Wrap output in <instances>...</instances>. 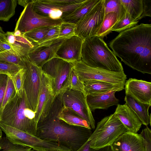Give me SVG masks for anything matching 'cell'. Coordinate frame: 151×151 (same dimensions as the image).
I'll return each mask as SVG.
<instances>
[{
  "mask_svg": "<svg viewBox=\"0 0 151 151\" xmlns=\"http://www.w3.org/2000/svg\"><path fill=\"white\" fill-rule=\"evenodd\" d=\"M125 11L135 21H138L143 12L142 0H120Z\"/></svg>",
  "mask_w": 151,
  "mask_h": 151,
  "instance_id": "484cf974",
  "label": "cell"
},
{
  "mask_svg": "<svg viewBox=\"0 0 151 151\" xmlns=\"http://www.w3.org/2000/svg\"><path fill=\"white\" fill-rule=\"evenodd\" d=\"M143 9L139 20L146 17H151V0H142Z\"/></svg>",
  "mask_w": 151,
  "mask_h": 151,
  "instance_id": "60d3db41",
  "label": "cell"
},
{
  "mask_svg": "<svg viewBox=\"0 0 151 151\" xmlns=\"http://www.w3.org/2000/svg\"><path fill=\"white\" fill-rule=\"evenodd\" d=\"M26 69L23 88L28 107L36 112L41 85L42 70L28 58H22Z\"/></svg>",
  "mask_w": 151,
  "mask_h": 151,
  "instance_id": "30bf717a",
  "label": "cell"
},
{
  "mask_svg": "<svg viewBox=\"0 0 151 151\" xmlns=\"http://www.w3.org/2000/svg\"><path fill=\"white\" fill-rule=\"evenodd\" d=\"M125 104L128 106L134 113L142 124L146 126H151V114L149 109L151 106L141 103L130 96L126 95L124 98Z\"/></svg>",
  "mask_w": 151,
  "mask_h": 151,
  "instance_id": "603a6c76",
  "label": "cell"
},
{
  "mask_svg": "<svg viewBox=\"0 0 151 151\" xmlns=\"http://www.w3.org/2000/svg\"><path fill=\"white\" fill-rule=\"evenodd\" d=\"M81 61L90 67L114 71H124L123 66L103 39L97 36L83 40Z\"/></svg>",
  "mask_w": 151,
  "mask_h": 151,
  "instance_id": "277c9868",
  "label": "cell"
},
{
  "mask_svg": "<svg viewBox=\"0 0 151 151\" xmlns=\"http://www.w3.org/2000/svg\"><path fill=\"white\" fill-rule=\"evenodd\" d=\"M17 0H0V21L8 22L15 14Z\"/></svg>",
  "mask_w": 151,
  "mask_h": 151,
  "instance_id": "83f0119b",
  "label": "cell"
},
{
  "mask_svg": "<svg viewBox=\"0 0 151 151\" xmlns=\"http://www.w3.org/2000/svg\"><path fill=\"white\" fill-rule=\"evenodd\" d=\"M76 24L62 21L59 26V38H67L75 35Z\"/></svg>",
  "mask_w": 151,
  "mask_h": 151,
  "instance_id": "74e56055",
  "label": "cell"
},
{
  "mask_svg": "<svg viewBox=\"0 0 151 151\" xmlns=\"http://www.w3.org/2000/svg\"><path fill=\"white\" fill-rule=\"evenodd\" d=\"M83 40L76 35L65 38L56 53V57L71 63L81 61Z\"/></svg>",
  "mask_w": 151,
  "mask_h": 151,
  "instance_id": "2e32d148",
  "label": "cell"
},
{
  "mask_svg": "<svg viewBox=\"0 0 151 151\" xmlns=\"http://www.w3.org/2000/svg\"><path fill=\"white\" fill-rule=\"evenodd\" d=\"M72 68V63L57 57L49 60L42 67V71L52 79L56 97L68 89Z\"/></svg>",
  "mask_w": 151,
  "mask_h": 151,
  "instance_id": "52a82bcc",
  "label": "cell"
},
{
  "mask_svg": "<svg viewBox=\"0 0 151 151\" xmlns=\"http://www.w3.org/2000/svg\"><path fill=\"white\" fill-rule=\"evenodd\" d=\"M32 2V0L24 8L16 23L14 31H19L24 34L37 28L61 24V19L54 20L37 14L33 8Z\"/></svg>",
  "mask_w": 151,
  "mask_h": 151,
  "instance_id": "7c38bea8",
  "label": "cell"
},
{
  "mask_svg": "<svg viewBox=\"0 0 151 151\" xmlns=\"http://www.w3.org/2000/svg\"><path fill=\"white\" fill-rule=\"evenodd\" d=\"M62 106L59 95L46 116L38 123L36 137L56 142L71 151H77L86 144L92 134V129L70 125L58 119L57 115Z\"/></svg>",
  "mask_w": 151,
  "mask_h": 151,
  "instance_id": "7a4b0ae2",
  "label": "cell"
},
{
  "mask_svg": "<svg viewBox=\"0 0 151 151\" xmlns=\"http://www.w3.org/2000/svg\"><path fill=\"white\" fill-rule=\"evenodd\" d=\"M6 33L0 26V42H6Z\"/></svg>",
  "mask_w": 151,
  "mask_h": 151,
  "instance_id": "ee69618b",
  "label": "cell"
},
{
  "mask_svg": "<svg viewBox=\"0 0 151 151\" xmlns=\"http://www.w3.org/2000/svg\"><path fill=\"white\" fill-rule=\"evenodd\" d=\"M126 95L136 100L151 106V83L130 78L124 84Z\"/></svg>",
  "mask_w": 151,
  "mask_h": 151,
  "instance_id": "9a60e30c",
  "label": "cell"
},
{
  "mask_svg": "<svg viewBox=\"0 0 151 151\" xmlns=\"http://www.w3.org/2000/svg\"><path fill=\"white\" fill-rule=\"evenodd\" d=\"M68 88L81 92L86 95L84 83L80 80L73 68L70 76Z\"/></svg>",
  "mask_w": 151,
  "mask_h": 151,
  "instance_id": "d590c367",
  "label": "cell"
},
{
  "mask_svg": "<svg viewBox=\"0 0 151 151\" xmlns=\"http://www.w3.org/2000/svg\"><path fill=\"white\" fill-rule=\"evenodd\" d=\"M84 1L77 3V0H36L32 2L33 8L37 14L57 20L70 14Z\"/></svg>",
  "mask_w": 151,
  "mask_h": 151,
  "instance_id": "9c48e42d",
  "label": "cell"
},
{
  "mask_svg": "<svg viewBox=\"0 0 151 151\" xmlns=\"http://www.w3.org/2000/svg\"><path fill=\"white\" fill-rule=\"evenodd\" d=\"M8 76L0 74V114L1 106L6 86Z\"/></svg>",
  "mask_w": 151,
  "mask_h": 151,
  "instance_id": "ab89813d",
  "label": "cell"
},
{
  "mask_svg": "<svg viewBox=\"0 0 151 151\" xmlns=\"http://www.w3.org/2000/svg\"><path fill=\"white\" fill-rule=\"evenodd\" d=\"M8 62L0 61V74L12 76L24 67Z\"/></svg>",
  "mask_w": 151,
  "mask_h": 151,
  "instance_id": "8d00e7d4",
  "label": "cell"
},
{
  "mask_svg": "<svg viewBox=\"0 0 151 151\" xmlns=\"http://www.w3.org/2000/svg\"><path fill=\"white\" fill-rule=\"evenodd\" d=\"M123 124L127 131L137 133L142 124L132 110L125 104H118L114 113Z\"/></svg>",
  "mask_w": 151,
  "mask_h": 151,
  "instance_id": "ffe728a7",
  "label": "cell"
},
{
  "mask_svg": "<svg viewBox=\"0 0 151 151\" xmlns=\"http://www.w3.org/2000/svg\"><path fill=\"white\" fill-rule=\"evenodd\" d=\"M57 118L71 126L91 129L90 124L70 109L62 106L57 115Z\"/></svg>",
  "mask_w": 151,
  "mask_h": 151,
  "instance_id": "cb8c5ba5",
  "label": "cell"
},
{
  "mask_svg": "<svg viewBox=\"0 0 151 151\" xmlns=\"http://www.w3.org/2000/svg\"><path fill=\"white\" fill-rule=\"evenodd\" d=\"M0 151H32V148L13 143L6 137H2L0 141Z\"/></svg>",
  "mask_w": 151,
  "mask_h": 151,
  "instance_id": "836d02e7",
  "label": "cell"
},
{
  "mask_svg": "<svg viewBox=\"0 0 151 151\" xmlns=\"http://www.w3.org/2000/svg\"><path fill=\"white\" fill-rule=\"evenodd\" d=\"M127 131L113 114L106 116L98 122L90 137V147L96 149L111 146L123 134Z\"/></svg>",
  "mask_w": 151,
  "mask_h": 151,
  "instance_id": "5b68a950",
  "label": "cell"
},
{
  "mask_svg": "<svg viewBox=\"0 0 151 151\" xmlns=\"http://www.w3.org/2000/svg\"><path fill=\"white\" fill-rule=\"evenodd\" d=\"M65 38H58L51 44L35 47L29 52L28 58L32 63L42 68L46 62L56 57V53Z\"/></svg>",
  "mask_w": 151,
  "mask_h": 151,
  "instance_id": "e0dca14e",
  "label": "cell"
},
{
  "mask_svg": "<svg viewBox=\"0 0 151 151\" xmlns=\"http://www.w3.org/2000/svg\"><path fill=\"white\" fill-rule=\"evenodd\" d=\"M32 0H17V3L24 8L29 3L31 2Z\"/></svg>",
  "mask_w": 151,
  "mask_h": 151,
  "instance_id": "f6af8a7d",
  "label": "cell"
},
{
  "mask_svg": "<svg viewBox=\"0 0 151 151\" xmlns=\"http://www.w3.org/2000/svg\"><path fill=\"white\" fill-rule=\"evenodd\" d=\"M116 91L94 96H86L87 101L91 111L96 109H107L111 106L117 105L119 99L115 96Z\"/></svg>",
  "mask_w": 151,
  "mask_h": 151,
  "instance_id": "44dd1931",
  "label": "cell"
},
{
  "mask_svg": "<svg viewBox=\"0 0 151 151\" xmlns=\"http://www.w3.org/2000/svg\"><path fill=\"white\" fill-rule=\"evenodd\" d=\"M110 146H107L99 149H96L90 147V141L88 142L81 151H111Z\"/></svg>",
  "mask_w": 151,
  "mask_h": 151,
  "instance_id": "b9f144b4",
  "label": "cell"
},
{
  "mask_svg": "<svg viewBox=\"0 0 151 151\" xmlns=\"http://www.w3.org/2000/svg\"><path fill=\"white\" fill-rule=\"evenodd\" d=\"M118 20L117 15L115 12H110L105 14L97 36L103 39L104 37L112 31L113 27Z\"/></svg>",
  "mask_w": 151,
  "mask_h": 151,
  "instance_id": "4316f807",
  "label": "cell"
},
{
  "mask_svg": "<svg viewBox=\"0 0 151 151\" xmlns=\"http://www.w3.org/2000/svg\"><path fill=\"white\" fill-rule=\"evenodd\" d=\"M83 83L86 96L98 95L113 91L118 92L124 88V85L113 84L100 81H91Z\"/></svg>",
  "mask_w": 151,
  "mask_h": 151,
  "instance_id": "7402d4cb",
  "label": "cell"
},
{
  "mask_svg": "<svg viewBox=\"0 0 151 151\" xmlns=\"http://www.w3.org/2000/svg\"></svg>",
  "mask_w": 151,
  "mask_h": 151,
  "instance_id": "681fc988",
  "label": "cell"
},
{
  "mask_svg": "<svg viewBox=\"0 0 151 151\" xmlns=\"http://www.w3.org/2000/svg\"><path fill=\"white\" fill-rule=\"evenodd\" d=\"M59 26H53L49 30L45 36L37 43V46L46 45L52 43L59 38Z\"/></svg>",
  "mask_w": 151,
  "mask_h": 151,
  "instance_id": "e575fe53",
  "label": "cell"
},
{
  "mask_svg": "<svg viewBox=\"0 0 151 151\" xmlns=\"http://www.w3.org/2000/svg\"><path fill=\"white\" fill-rule=\"evenodd\" d=\"M35 113L28 107L23 90L22 96L16 93L0 115V122L36 136L37 123Z\"/></svg>",
  "mask_w": 151,
  "mask_h": 151,
  "instance_id": "3957f363",
  "label": "cell"
},
{
  "mask_svg": "<svg viewBox=\"0 0 151 151\" xmlns=\"http://www.w3.org/2000/svg\"><path fill=\"white\" fill-rule=\"evenodd\" d=\"M104 6L105 15L110 12H115L117 15L118 20L126 12L120 0H104Z\"/></svg>",
  "mask_w": 151,
  "mask_h": 151,
  "instance_id": "f1b7e54d",
  "label": "cell"
},
{
  "mask_svg": "<svg viewBox=\"0 0 151 151\" xmlns=\"http://www.w3.org/2000/svg\"><path fill=\"white\" fill-rule=\"evenodd\" d=\"M104 0H99L76 24L75 34L83 40L97 36L105 15Z\"/></svg>",
  "mask_w": 151,
  "mask_h": 151,
  "instance_id": "8fae6325",
  "label": "cell"
},
{
  "mask_svg": "<svg viewBox=\"0 0 151 151\" xmlns=\"http://www.w3.org/2000/svg\"><path fill=\"white\" fill-rule=\"evenodd\" d=\"M109 46L125 64L151 74V24L141 23L120 32Z\"/></svg>",
  "mask_w": 151,
  "mask_h": 151,
  "instance_id": "6da1fadb",
  "label": "cell"
},
{
  "mask_svg": "<svg viewBox=\"0 0 151 151\" xmlns=\"http://www.w3.org/2000/svg\"><path fill=\"white\" fill-rule=\"evenodd\" d=\"M99 0H85L71 13L61 19L63 21L76 24Z\"/></svg>",
  "mask_w": 151,
  "mask_h": 151,
  "instance_id": "d4e9b609",
  "label": "cell"
},
{
  "mask_svg": "<svg viewBox=\"0 0 151 151\" xmlns=\"http://www.w3.org/2000/svg\"><path fill=\"white\" fill-rule=\"evenodd\" d=\"M4 51V50L0 47V52Z\"/></svg>",
  "mask_w": 151,
  "mask_h": 151,
  "instance_id": "7dc6e473",
  "label": "cell"
},
{
  "mask_svg": "<svg viewBox=\"0 0 151 151\" xmlns=\"http://www.w3.org/2000/svg\"><path fill=\"white\" fill-rule=\"evenodd\" d=\"M62 105L73 111L95 128V122L87 101L86 96L83 93L68 89L60 94Z\"/></svg>",
  "mask_w": 151,
  "mask_h": 151,
  "instance_id": "4fadbf2b",
  "label": "cell"
},
{
  "mask_svg": "<svg viewBox=\"0 0 151 151\" xmlns=\"http://www.w3.org/2000/svg\"><path fill=\"white\" fill-rule=\"evenodd\" d=\"M72 63L73 70L83 83L97 81L113 84L124 85L127 78L124 71L116 72L93 68L81 61Z\"/></svg>",
  "mask_w": 151,
  "mask_h": 151,
  "instance_id": "ba28073f",
  "label": "cell"
},
{
  "mask_svg": "<svg viewBox=\"0 0 151 151\" xmlns=\"http://www.w3.org/2000/svg\"><path fill=\"white\" fill-rule=\"evenodd\" d=\"M2 131L1 129V128H0V141L1 140V138L2 137Z\"/></svg>",
  "mask_w": 151,
  "mask_h": 151,
  "instance_id": "bcb514c9",
  "label": "cell"
},
{
  "mask_svg": "<svg viewBox=\"0 0 151 151\" xmlns=\"http://www.w3.org/2000/svg\"><path fill=\"white\" fill-rule=\"evenodd\" d=\"M6 41L13 51L22 58H28L30 51L37 45L35 43L24 37L19 31L7 32Z\"/></svg>",
  "mask_w": 151,
  "mask_h": 151,
  "instance_id": "d6986e66",
  "label": "cell"
},
{
  "mask_svg": "<svg viewBox=\"0 0 151 151\" xmlns=\"http://www.w3.org/2000/svg\"><path fill=\"white\" fill-rule=\"evenodd\" d=\"M0 61L24 66L22 58L13 52L4 51L0 52Z\"/></svg>",
  "mask_w": 151,
  "mask_h": 151,
  "instance_id": "d6a6232c",
  "label": "cell"
},
{
  "mask_svg": "<svg viewBox=\"0 0 151 151\" xmlns=\"http://www.w3.org/2000/svg\"><path fill=\"white\" fill-rule=\"evenodd\" d=\"M55 98L52 79L42 70L41 88L35 112V120L37 124L48 114Z\"/></svg>",
  "mask_w": 151,
  "mask_h": 151,
  "instance_id": "5bb4252c",
  "label": "cell"
},
{
  "mask_svg": "<svg viewBox=\"0 0 151 151\" xmlns=\"http://www.w3.org/2000/svg\"><path fill=\"white\" fill-rule=\"evenodd\" d=\"M0 47L4 51L14 52L10 45L6 41V42H0Z\"/></svg>",
  "mask_w": 151,
  "mask_h": 151,
  "instance_id": "7bdbcfd3",
  "label": "cell"
},
{
  "mask_svg": "<svg viewBox=\"0 0 151 151\" xmlns=\"http://www.w3.org/2000/svg\"></svg>",
  "mask_w": 151,
  "mask_h": 151,
  "instance_id": "f907efd6",
  "label": "cell"
},
{
  "mask_svg": "<svg viewBox=\"0 0 151 151\" xmlns=\"http://www.w3.org/2000/svg\"><path fill=\"white\" fill-rule=\"evenodd\" d=\"M0 128L6 138L14 144L30 147L37 151H68V148L56 142L42 139L1 122Z\"/></svg>",
  "mask_w": 151,
  "mask_h": 151,
  "instance_id": "8992f818",
  "label": "cell"
},
{
  "mask_svg": "<svg viewBox=\"0 0 151 151\" xmlns=\"http://www.w3.org/2000/svg\"><path fill=\"white\" fill-rule=\"evenodd\" d=\"M26 69L24 66L17 73L10 77L14 85L16 93L20 96L23 95V84L24 81Z\"/></svg>",
  "mask_w": 151,
  "mask_h": 151,
  "instance_id": "4dcf8cb0",
  "label": "cell"
},
{
  "mask_svg": "<svg viewBox=\"0 0 151 151\" xmlns=\"http://www.w3.org/2000/svg\"><path fill=\"white\" fill-rule=\"evenodd\" d=\"M138 21L133 19L126 12L119 19L112 29V31H115L119 33L132 28L137 24Z\"/></svg>",
  "mask_w": 151,
  "mask_h": 151,
  "instance_id": "f546056e",
  "label": "cell"
},
{
  "mask_svg": "<svg viewBox=\"0 0 151 151\" xmlns=\"http://www.w3.org/2000/svg\"><path fill=\"white\" fill-rule=\"evenodd\" d=\"M16 93L12 81L10 77L8 76L7 85L1 106L0 114L6 104Z\"/></svg>",
  "mask_w": 151,
  "mask_h": 151,
  "instance_id": "f35d334b",
  "label": "cell"
},
{
  "mask_svg": "<svg viewBox=\"0 0 151 151\" xmlns=\"http://www.w3.org/2000/svg\"><path fill=\"white\" fill-rule=\"evenodd\" d=\"M52 26H46L37 28L23 34L26 38L37 43L45 36Z\"/></svg>",
  "mask_w": 151,
  "mask_h": 151,
  "instance_id": "1f68e13d",
  "label": "cell"
},
{
  "mask_svg": "<svg viewBox=\"0 0 151 151\" xmlns=\"http://www.w3.org/2000/svg\"><path fill=\"white\" fill-rule=\"evenodd\" d=\"M110 147L112 151H146L142 136L128 131L117 139Z\"/></svg>",
  "mask_w": 151,
  "mask_h": 151,
  "instance_id": "ac0fdd59",
  "label": "cell"
},
{
  "mask_svg": "<svg viewBox=\"0 0 151 151\" xmlns=\"http://www.w3.org/2000/svg\"><path fill=\"white\" fill-rule=\"evenodd\" d=\"M32 151H37L34 150L32 149ZM58 151V150H56V151Z\"/></svg>",
  "mask_w": 151,
  "mask_h": 151,
  "instance_id": "c3c4849f",
  "label": "cell"
}]
</instances>
